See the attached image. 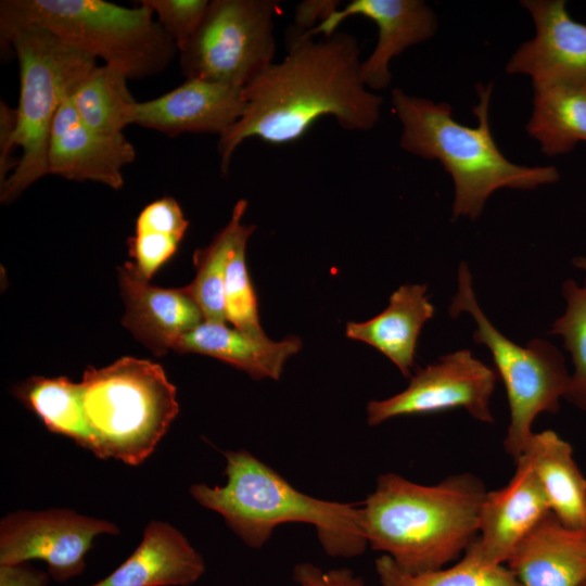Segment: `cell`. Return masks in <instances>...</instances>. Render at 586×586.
Segmentation results:
<instances>
[{"label": "cell", "mask_w": 586, "mask_h": 586, "mask_svg": "<svg viewBox=\"0 0 586 586\" xmlns=\"http://www.w3.org/2000/svg\"><path fill=\"white\" fill-rule=\"evenodd\" d=\"M288 53L243 88L244 113L218 140L220 170L228 171L237 148L250 138L286 144L316 120L334 117L346 130H368L380 118L382 98L360 76L356 38L336 31L320 41L288 39Z\"/></svg>", "instance_id": "obj_1"}, {"label": "cell", "mask_w": 586, "mask_h": 586, "mask_svg": "<svg viewBox=\"0 0 586 586\" xmlns=\"http://www.w3.org/2000/svg\"><path fill=\"white\" fill-rule=\"evenodd\" d=\"M487 492L483 481L468 472L434 485L382 474L360 507L365 538L405 571L444 568L476 539Z\"/></svg>", "instance_id": "obj_2"}, {"label": "cell", "mask_w": 586, "mask_h": 586, "mask_svg": "<svg viewBox=\"0 0 586 586\" xmlns=\"http://www.w3.org/2000/svg\"><path fill=\"white\" fill-rule=\"evenodd\" d=\"M473 107L477 126L455 120L451 107L430 99L392 90V104L402 124L399 145L425 160H437L455 186L453 216L476 219L487 199L498 189L531 190L559 179L555 166H523L509 161L498 149L489 128L492 84L476 87Z\"/></svg>", "instance_id": "obj_3"}, {"label": "cell", "mask_w": 586, "mask_h": 586, "mask_svg": "<svg viewBox=\"0 0 586 586\" xmlns=\"http://www.w3.org/2000/svg\"><path fill=\"white\" fill-rule=\"evenodd\" d=\"M224 455L227 483L213 487L194 484L190 494L201 506L219 513L247 546L260 548L277 526L298 522L315 526L331 557L351 558L365 551L368 543L360 507L308 496L246 450Z\"/></svg>", "instance_id": "obj_4"}, {"label": "cell", "mask_w": 586, "mask_h": 586, "mask_svg": "<svg viewBox=\"0 0 586 586\" xmlns=\"http://www.w3.org/2000/svg\"><path fill=\"white\" fill-rule=\"evenodd\" d=\"M27 27L52 33L128 79L164 72L178 53L152 10L140 1L128 8L104 0H2L1 43Z\"/></svg>", "instance_id": "obj_5"}, {"label": "cell", "mask_w": 586, "mask_h": 586, "mask_svg": "<svg viewBox=\"0 0 586 586\" xmlns=\"http://www.w3.org/2000/svg\"><path fill=\"white\" fill-rule=\"evenodd\" d=\"M93 454L129 466L142 463L179 412L177 392L158 364L123 357L80 382Z\"/></svg>", "instance_id": "obj_6"}, {"label": "cell", "mask_w": 586, "mask_h": 586, "mask_svg": "<svg viewBox=\"0 0 586 586\" xmlns=\"http://www.w3.org/2000/svg\"><path fill=\"white\" fill-rule=\"evenodd\" d=\"M1 48L14 51L20 68L14 145L22 149V155L0 186L1 203L7 204L49 174L48 149L55 116L98 65L94 58L37 27L15 30Z\"/></svg>", "instance_id": "obj_7"}, {"label": "cell", "mask_w": 586, "mask_h": 586, "mask_svg": "<svg viewBox=\"0 0 586 586\" xmlns=\"http://www.w3.org/2000/svg\"><path fill=\"white\" fill-rule=\"evenodd\" d=\"M462 313L473 318L476 324L473 340L488 348L495 371L505 385L510 421L502 445L515 461L534 433L535 419L543 412H558L560 399L569 391L571 373L562 353L551 343L533 339L523 347L496 329L477 303L464 262L459 265L458 289L449 306L451 318Z\"/></svg>", "instance_id": "obj_8"}, {"label": "cell", "mask_w": 586, "mask_h": 586, "mask_svg": "<svg viewBox=\"0 0 586 586\" xmlns=\"http://www.w3.org/2000/svg\"><path fill=\"white\" fill-rule=\"evenodd\" d=\"M279 1L213 0L178 53L182 74L245 88L273 63Z\"/></svg>", "instance_id": "obj_9"}, {"label": "cell", "mask_w": 586, "mask_h": 586, "mask_svg": "<svg viewBox=\"0 0 586 586\" xmlns=\"http://www.w3.org/2000/svg\"><path fill=\"white\" fill-rule=\"evenodd\" d=\"M497 379V372L474 358L469 349L443 355L436 362L418 369L403 392L371 400L367 406L368 424L456 408H463L481 422L493 423L489 402Z\"/></svg>", "instance_id": "obj_10"}, {"label": "cell", "mask_w": 586, "mask_h": 586, "mask_svg": "<svg viewBox=\"0 0 586 586\" xmlns=\"http://www.w3.org/2000/svg\"><path fill=\"white\" fill-rule=\"evenodd\" d=\"M101 534H118V527L67 509L12 512L0 524V565L42 560L48 574L63 583L84 572Z\"/></svg>", "instance_id": "obj_11"}, {"label": "cell", "mask_w": 586, "mask_h": 586, "mask_svg": "<svg viewBox=\"0 0 586 586\" xmlns=\"http://www.w3.org/2000/svg\"><path fill=\"white\" fill-rule=\"evenodd\" d=\"M535 36L507 63L508 74L527 75L533 86L565 85L586 89V25L573 20L564 0H523Z\"/></svg>", "instance_id": "obj_12"}, {"label": "cell", "mask_w": 586, "mask_h": 586, "mask_svg": "<svg viewBox=\"0 0 586 586\" xmlns=\"http://www.w3.org/2000/svg\"><path fill=\"white\" fill-rule=\"evenodd\" d=\"M355 15L373 21L378 27L377 46L360 65L361 80L372 90L383 89L390 84V63L394 56L430 39L437 28L435 13L421 0H352L316 28L298 37H329L337 31L344 20Z\"/></svg>", "instance_id": "obj_13"}, {"label": "cell", "mask_w": 586, "mask_h": 586, "mask_svg": "<svg viewBox=\"0 0 586 586\" xmlns=\"http://www.w3.org/2000/svg\"><path fill=\"white\" fill-rule=\"evenodd\" d=\"M243 89L222 82L187 78L163 95L136 102L130 125L168 137L182 133H216L219 137L244 113Z\"/></svg>", "instance_id": "obj_14"}, {"label": "cell", "mask_w": 586, "mask_h": 586, "mask_svg": "<svg viewBox=\"0 0 586 586\" xmlns=\"http://www.w3.org/2000/svg\"><path fill=\"white\" fill-rule=\"evenodd\" d=\"M71 95L62 103L51 130L49 174L122 189L123 169L135 161V146L124 135L109 137L90 129L76 113Z\"/></svg>", "instance_id": "obj_15"}, {"label": "cell", "mask_w": 586, "mask_h": 586, "mask_svg": "<svg viewBox=\"0 0 586 586\" xmlns=\"http://www.w3.org/2000/svg\"><path fill=\"white\" fill-rule=\"evenodd\" d=\"M514 462L511 480L504 487L487 492L479 535L473 542L481 559L491 565L506 564L517 546L551 512L530 462L524 456Z\"/></svg>", "instance_id": "obj_16"}, {"label": "cell", "mask_w": 586, "mask_h": 586, "mask_svg": "<svg viewBox=\"0 0 586 586\" xmlns=\"http://www.w3.org/2000/svg\"><path fill=\"white\" fill-rule=\"evenodd\" d=\"M118 282L125 304L123 326L156 356L166 354L180 335L204 321L201 308L183 286L152 285L125 265L118 267Z\"/></svg>", "instance_id": "obj_17"}, {"label": "cell", "mask_w": 586, "mask_h": 586, "mask_svg": "<svg viewBox=\"0 0 586 586\" xmlns=\"http://www.w3.org/2000/svg\"><path fill=\"white\" fill-rule=\"evenodd\" d=\"M506 565L523 586H581L586 582V527L568 526L550 512Z\"/></svg>", "instance_id": "obj_18"}, {"label": "cell", "mask_w": 586, "mask_h": 586, "mask_svg": "<svg viewBox=\"0 0 586 586\" xmlns=\"http://www.w3.org/2000/svg\"><path fill=\"white\" fill-rule=\"evenodd\" d=\"M205 572L203 557L180 531L150 521L136 550L91 586H190Z\"/></svg>", "instance_id": "obj_19"}, {"label": "cell", "mask_w": 586, "mask_h": 586, "mask_svg": "<svg viewBox=\"0 0 586 586\" xmlns=\"http://www.w3.org/2000/svg\"><path fill=\"white\" fill-rule=\"evenodd\" d=\"M302 348V341L289 335L281 341L256 337L222 322L203 321L180 335L171 351L179 354H201L217 358L254 380H278L285 361Z\"/></svg>", "instance_id": "obj_20"}, {"label": "cell", "mask_w": 586, "mask_h": 586, "mask_svg": "<svg viewBox=\"0 0 586 586\" xmlns=\"http://www.w3.org/2000/svg\"><path fill=\"white\" fill-rule=\"evenodd\" d=\"M425 284H403L390 297L388 306L365 322H348L347 337L365 342L410 377L417 341L423 324L434 315Z\"/></svg>", "instance_id": "obj_21"}, {"label": "cell", "mask_w": 586, "mask_h": 586, "mask_svg": "<svg viewBox=\"0 0 586 586\" xmlns=\"http://www.w3.org/2000/svg\"><path fill=\"white\" fill-rule=\"evenodd\" d=\"M551 513L571 527H586V477L573 448L552 430L533 433L524 453Z\"/></svg>", "instance_id": "obj_22"}, {"label": "cell", "mask_w": 586, "mask_h": 586, "mask_svg": "<svg viewBox=\"0 0 586 586\" xmlns=\"http://www.w3.org/2000/svg\"><path fill=\"white\" fill-rule=\"evenodd\" d=\"M533 112L527 133L545 155L570 153L586 142V89L565 85L533 86Z\"/></svg>", "instance_id": "obj_23"}, {"label": "cell", "mask_w": 586, "mask_h": 586, "mask_svg": "<svg viewBox=\"0 0 586 586\" xmlns=\"http://www.w3.org/2000/svg\"><path fill=\"white\" fill-rule=\"evenodd\" d=\"M246 208L247 202L239 200L228 224L207 246L193 253L195 277L183 288L201 308L205 321H227L224 303L227 267L239 242L250 238L256 229L255 225L242 224Z\"/></svg>", "instance_id": "obj_24"}, {"label": "cell", "mask_w": 586, "mask_h": 586, "mask_svg": "<svg viewBox=\"0 0 586 586\" xmlns=\"http://www.w3.org/2000/svg\"><path fill=\"white\" fill-rule=\"evenodd\" d=\"M18 398L55 433L93 451L94 443L84 409L82 387L68 378L31 377L13 390Z\"/></svg>", "instance_id": "obj_25"}, {"label": "cell", "mask_w": 586, "mask_h": 586, "mask_svg": "<svg viewBox=\"0 0 586 586\" xmlns=\"http://www.w3.org/2000/svg\"><path fill=\"white\" fill-rule=\"evenodd\" d=\"M127 76L109 65L97 66L72 93L79 118L92 130L109 137L124 135L137 102Z\"/></svg>", "instance_id": "obj_26"}, {"label": "cell", "mask_w": 586, "mask_h": 586, "mask_svg": "<svg viewBox=\"0 0 586 586\" xmlns=\"http://www.w3.org/2000/svg\"><path fill=\"white\" fill-rule=\"evenodd\" d=\"M375 571L381 586H523L506 564L485 563L473 543L448 568L411 573L382 555L375 560Z\"/></svg>", "instance_id": "obj_27"}, {"label": "cell", "mask_w": 586, "mask_h": 586, "mask_svg": "<svg viewBox=\"0 0 586 586\" xmlns=\"http://www.w3.org/2000/svg\"><path fill=\"white\" fill-rule=\"evenodd\" d=\"M562 294L566 307L549 333L563 340L574 367L564 399L586 411V272L583 285L572 279L565 280Z\"/></svg>", "instance_id": "obj_28"}, {"label": "cell", "mask_w": 586, "mask_h": 586, "mask_svg": "<svg viewBox=\"0 0 586 586\" xmlns=\"http://www.w3.org/2000/svg\"><path fill=\"white\" fill-rule=\"evenodd\" d=\"M245 238L237 245L228 264L224 283V303L227 321L252 336H266L258 315V302L245 260Z\"/></svg>", "instance_id": "obj_29"}, {"label": "cell", "mask_w": 586, "mask_h": 586, "mask_svg": "<svg viewBox=\"0 0 586 586\" xmlns=\"http://www.w3.org/2000/svg\"><path fill=\"white\" fill-rule=\"evenodd\" d=\"M174 41L178 53L189 43L207 12V0H141Z\"/></svg>", "instance_id": "obj_30"}, {"label": "cell", "mask_w": 586, "mask_h": 586, "mask_svg": "<svg viewBox=\"0 0 586 586\" xmlns=\"http://www.w3.org/2000/svg\"><path fill=\"white\" fill-rule=\"evenodd\" d=\"M181 238L160 230H136L128 239L132 262L125 267L137 278L150 281L155 272L176 253Z\"/></svg>", "instance_id": "obj_31"}, {"label": "cell", "mask_w": 586, "mask_h": 586, "mask_svg": "<svg viewBox=\"0 0 586 586\" xmlns=\"http://www.w3.org/2000/svg\"><path fill=\"white\" fill-rule=\"evenodd\" d=\"M189 227L179 203L171 196L157 199L140 212L136 230H160L183 239Z\"/></svg>", "instance_id": "obj_32"}, {"label": "cell", "mask_w": 586, "mask_h": 586, "mask_svg": "<svg viewBox=\"0 0 586 586\" xmlns=\"http://www.w3.org/2000/svg\"><path fill=\"white\" fill-rule=\"evenodd\" d=\"M293 578L298 586H368L349 569L323 571L309 562L297 563L293 569Z\"/></svg>", "instance_id": "obj_33"}, {"label": "cell", "mask_w": 586, "mask_h": 586, "mask_svg": "<svg viewBox=\"0 0 586 586\" xmlns=\"http://www.w3.org/2000/svg\"><path fill=\"white\" fill-rule=\"evenodd\" d=\"M340 8V1L307 0L297 4L294 14V26L288 38L303 36L316 28Z\"/></svg>", "instance_id": "obj_34"}, {"label": "cell", "mask_w": 586, "mask_h": 586, "mask_svg": "<svg viewBox=\"0 0 586 586\" xmlns=\"http://www.w3.org/2000/svg\"><path fill=\"white\" fill-rule=\"evenodd\" d=\"M16 129V109L10 107L3 100L0 102V186L17 166L12 158L14 135Z\"/></svg>", "instance_id": "obj_35"}, {"label": "cell", "mask_w": 586, "mask_h": 586, "mask_svg": "<svg viewBox=\"0 0 586 586\" xmlns=\"http://www.w3.org/2000/svg\"><path fill=\"white\" fill-rule=\"evenodd\" d=\"M48 574L25 563L0 565V586H48Z\"/></svg>", "instance_id": "obj_36"}, {"label": "cell", "mask_w": 586, "mask_h": 586, "mask_svg": "<svg viewBox=\"0 0 586 586\" xmlns=\"http://www.w3.org/2000/svg\"><path fill=\"white\" fill-rule=\"evenodd\" d=\"M572 263L576 268L586 272V257L585 256H577L573 258Z\"/></svg>", "instance_id": "obj_37"}, {"label": "cell", "mask_w": 586, "mask_h": 586, "mask_svg": "<svg viewBox=\"0 0 586 586\" xmlns=\"http://www.w3.org/2000/svg\"><path fill=\"white\" fill-rule=\"evenodd\" d=\"M581 586H586V582H585V583H583V584H582Z\"/></svg>", "instance_id": "obj_38"}]
</instances>
